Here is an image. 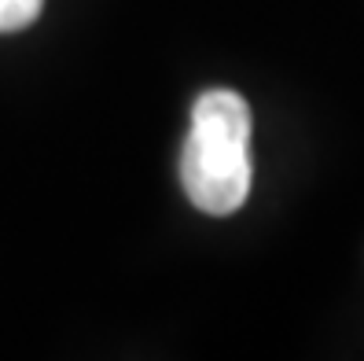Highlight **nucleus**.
Listing matches in <instances>:
<instances>
[{
	"mask_svg": "<svg viewBox=\"0 0 364 361\" xmlns=\"http://www.w3.org/2000/svg\"><path fill=\"white\" fill-rule=\"evenodd\" d=\"M250 108L240 93L210 89L191 108V130L181 152V184L206 214H232L250 196Z\"/></svg>",
	"mask_w": 364,
	"mask_h": 361,
	"instance_id": "obj_1",
	"label": "nucleus"
},
{
	"mask_svg": "<svg viewBox=\"0 0 364 361\" xmlns=\"http://www.w3.org/2000/svg\"><path fill=\"white\" fill-rule=\"evenodd\" d=\"M41 4H45V0H0V33L30 26L41 15Z\"/></svg>",
	"mask_w": 364,
	"mask_h": 361,
	"instance_id": "obj_2",
	"label": "nucleus"
}]
</instances>
